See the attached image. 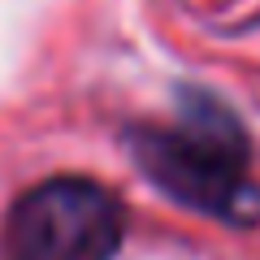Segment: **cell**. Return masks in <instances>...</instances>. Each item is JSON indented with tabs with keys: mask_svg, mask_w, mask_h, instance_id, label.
Instances as JSON below:
<instances>
[{
	"mask_svg": "<svg viewBox=\"0 0 260 260\" xmlns=\"http://www.w3.org/2000/svg\"><path fill=\"white\" fill-rule=\"evenodd\" d=\"M126 152L135 169L174 204L230 230H251L260 221L247 126L213 91L182 87L169 121L126 130Z\"/></svg>",
	"mask_w": 260,
	"mask_h": 260,
	"instance_id": "obj_1",
	"label": "cell"
},
{
	"mask_svg": "<svg viewBox=\"0 0 260 260\" xmlns=\"http://www.w3.org/2000/svg\"><path fill=\"white\" fill-rule=\"evenodd\" d=\"M126 204L83 174H56L22 191L5 213V260H117Z\"/></svg>",
	"mask_w": 260,
	"mask_h": 260,
	"instance_id": "obj_2",
	"label": "cell"
}]
</instances>
